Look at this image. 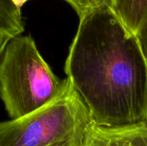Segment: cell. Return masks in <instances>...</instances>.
<instances>
[{"instance_id": "cell-4", "label": "cell", "mask_w": 147, "mask_h": 146, "mask_svg": "<svg viewBox=\"0 0 147 146\" xmlns=\"http://www.w3.org/2000/svg\"><path fill=\"white\" fill-rule=\"evenodd\" d=\"M84 146H147V123L122 128H108L93 124Z\"/></svg>"}, {"instance_id": "cell-2", "label": "cell", "mask_w": 147, "mask_h": 146, "mask_svg": "<svg viewBox=\"0 0 147 146\" xmlns=\"http://www.w3.org/2000/svg\"><path fill=\"white\" fill-rule=\"evenodd\" d=\"M1 55V97L11 120L43 108L65 89L67 78L53 74L30 34L11 40Z\"/></svg>"}, {"instance_id": "cell-5", "label": "cell", "mask_w": 147, "mask_h": 146, "mask_svg": "<svg viewBox=\"0 0 147 146\" xmlns=\"http://www.w3.org/2000/svg\"><path fill=\"white\" fill-rule=\"evenodd\" d=\"M112 10L127 29L137 37L147 20V0H115Z\"/></svg>"}, {"instance_id": "cell-6", "label": "cell", "mask_w": 147, "mask_h": 146, "mask_svg": "<svg viewBox=\"0 0 147 146\" xmlns=\"http://www.w3.org/2000/svg\"><path fill=\"white\" fill-rule=\"evenodd\" d=\"M22 10L18 9L12 0H0V52L14 38L24 32Z\"/></svg>"}, {"instance_id": "cell-7", "label": "cell", "mask_w": 147, "mask_h": 146, "mask_svg": "<svg viewBox=\"0 0 147 146\" xmlns=\"http://www.w3.org/2000/svg\"><path fill=\"white\" fill-rule=\"evenodd\" d=\"M77 13L79 20L96 12L112 9L115 0H63Z\"/></svg>"}, {"instance_id": "cell-3", "label": "cell", "mask_w": 147, "mask_h": 146, "mask_svg": "<svg viewBox=\"0 0 147 146\" xmlns=\"http://www.w3.org/2000/svg\"><path fill=\"white\" fill-rule=\"evenodd\" d=\"M90 112L70 80L43 108L0 125V146H84L93 125Z\"/></svg>"}, {"instance_id": "cell-9", "label": "cell", "mask_w": 147, "mask_h": 146, "mask_svg": "<svg viewBox=\"0 0 147 146\" xmlns=\"http://www.w3.org/2000/svg\"><path fill=\"white\" fill-rule=\"evenodd\" d=\"M28 0H12V2L15 3V5L16 6V8L20 10H22V8L23 7V5L28 2Z\"/></svg>"}, {"instance_id": "cell-8", "label": "cell", "mask_w": 147, "mask_h": 146, "mask_svg": "<svg viewBox=\"0 0 147 146\" xmlns=\"http://www.w3.org/2000/svg\"><path fill=\"white\" fill-rule=\"evenodd\" d=\"M137 38L140 43V46L147 59V20L145 24L143 25V27L141 28V29L140 30Z\"/></svg>"}, {"instance_id": "cell-1", "label": "cell", "mask_w": 147, "mask_h": 146, "mask_svg": "<svg viewBox=\"0 0 147 146\" xmlns=\"http://www.w3.org/2000/svg\"><path fill=\"white\" fill-rule=\"evenodd\" d=\"M65 71L96 126L147 123V59L112 9L79 20Z\"/></svg>"}]
</instances>
